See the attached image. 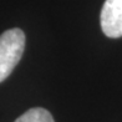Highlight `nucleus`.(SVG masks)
I'll return each instance as SVG.
<instances>
[{"label": "nucleus", "instance_id": "obj_3", "mask_svg": "<svg viewBox=\"0 0 122 122\" xmlns=\"http://www.w3.org/2000/svg\"><path fill=\"white\" fill-rule=\"evenodd\" d=\"M15 122H55V121L47 110L41 107H35L26 111Z\"/></svg>", "mask_w": 122, "mask_h": 122}, {"label": "nucleus", "instance_id": "obj_1", "mask_svg": "<svg viewBox=\"0 0 122 122\" xmlns=\"http://www.w3.org/2000/svg\"><path fill=\"white\" fill-rule=\"evenodd\" d=\"M25 49V34L20 29H10L0 35V82L13 72Z\"/></svg>", "mask_w": 122, "mask_h": 122}, {"label": "nucleus", "instance_id": "obj_2", "mask_svg": "<svg viewBox=\"0 0 122 122\" xmlns=\"http://www.w3.org/2000/svg\"><path fill=\"white\" fill-rule=\"evenodd\" d=\"M101 29L108 37L122 36V0H106L101 10Z\"/></svg>", "mask_w": 122, "mask_h": 122}]
</instances>
